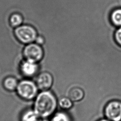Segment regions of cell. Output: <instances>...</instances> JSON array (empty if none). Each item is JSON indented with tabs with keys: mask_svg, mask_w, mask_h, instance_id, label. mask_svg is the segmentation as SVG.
I'll use <instances>...</instances> for the list:
<instances>
[{
	"mask_svg": "<svg viewBox=\"0 0 121 121\" xmlns=\"http://www.w3.org/2000/svg\"><path fill=\"white\" fill-rule=\"evenodd\" d=\"M110 19L111 23L114 26L121 27V8L113 9L110 13Z\"/></svg>",
	"mask_w": 121,
	"mask_h": 121,
	"instance_id": "10",
	"label": "cell"
},
{
	"mask_svg": "<svg viewBox=\"0 0 121 121\" xmlns=\"http://www.w3.org/2000/svg\"><path fill=\"white\" fill-rule=\"evenodd\" d=\"M85 93L84 90L78 87L72 88L68 93V97L72 102H78L82 100L84 97Z\"/></svg>",
	"mask_w": 121,
	"mask_h": 121,
	"instance_id": "8",
	"label": "cell"
},
{
	"mask_svg": "<svg viewBox=\"0 0 121 121\" xmlns=\"http://www.w3.org/2000/svg\"><path fill=\"white\" fill-rule=\"evenodd\" d=\"M53 78L51 74L48 72H43L38 75L36 78V85L42 90H48L52 86Z\"/></svg>",
	"mask_w": 121,
	"mask_h": 121,
	"instance_id": "7",
	"label": "cell"
},
{
	"mask_svg": "<svg viewBox=\"0 0 121 121\" xmlns=\"http://www.w3.org/2000/svg\"><path fill=\"white\" fill-rule=\"evenodd\" d=\"M51 121H71L69 116L65 112H58L55 113Z\"/></svg>",
	"mask_w": 121,
	"mask_h": 121,
	"instance_id": "14",
	"label": "cell"
},
{
	"mask_svg": "<svg viewBox=\"0 0 121 121\" xmlns=\"http://www.w3.org/2000/svg\"><path fill=\"white\" fill-rule=\"evenodd\" d=\"M57 99L54 94L48 90L42 91L35 99L34 111L41 117L51 115L57 107Z\"/></svg>",
	"mask_w": 121,
	"mask_h": 121,
	"instance_id": "1",
	"label": "cell"
},
{
	"mask_svg": "<svg viewBox=\"0 0 121 121\" xmlns=\"http://www.w3.org/2000/svg\"><path fill=\"white\" fill-rule=\"evenodd\" d=\"M40 117L34 110H28L24 112L21 117V121H42Z\"/></svg>",
	"mask_w": 121,
	"mask_h": 121,
	"instance_id": "9",
	"label": "cell"
},
{
	"mask_svg": "<svg viewBox=\"0 0 121 121\" xmlns=\"http://www.w3.org/2000/svg\"><path fill=\"white\" fill-rule=\"evenodd\" d=\"M104 118L110 121H121V101L112 100L108 102L104 109Z\"/></svg>",
	"mask_w": 121,
	"mask_h": 121,
	"instance_id": "4",
	"label": "cell"
},
{
	"mask_svg": "<svg viewBox=\"0 0 121 121\" xmlns=\"http://www.w3.org/2000/svg\"><path fill=\"white\" fill-rule=\"evenodd\" d=\"M97 121H110L108 120V119H106L105 118H102V119H99V120H97Z\"/></svg>",
	"mask_w": 121,
	"mask_h": 121,
	"instance_id": "17",
	"label": "cell"
},
{
	"mask_svg": "<svg viewBox=\"0 0 121 121\" xmlns=\"http://www.w3.org/2000/svg\"><path fill=\"white\" fill-rule=\"evenodd\" d=\"M14 35L20 43L26 44L35 41L38 36L36 29L29 25H21L15 28Z\"/></svg>",
	"mask_w": 121,
	"mask_h": 121,
	"instance_id": "3",
	"label": "cell"
},
{
	"mask_svg": "<svg viewBox=\"0 0 121 121\" xmlns=\"http://www.w3.org/2000/svg\"><path fill=\"white\" fill-rule=\"evenodd\" d=\"M23 21V18L22 15L18 13L12 14L9 18V22L11 26L13 27L16 28L21 26Z\"/></svg>",
	"mask_w": 121,
	"mask_h": 121,
	"instance_id": "12",
	"label": "cell"
},
{
	"mask_svg": "<svg viewBox=\"0 0 121 121\" xmlns=\"http://www.w3.org/2000/svg\"><path fill=\"white\" fill-rule=\"evenodd\" d=\"M37 63L26 60L20 64L19 69L22 75L26 78H32L35 76L38 71Z\"/></svg>",
	"mask_w": 121,
	"mask_h": 121,
	"instance_id": "6",
	"label": "cell"
},
{
	"mask_svg": "<svg viewBox=\"0 0 121 121\" xmlns=\"http://www.w3.org/2000/svg\"><path fill=\"white\" fill-rule=\"evenodd\" d=\"M23 54L26 60L37 63L43 58L44 52L40 45L32 43L26 44L24 47Z\"/></svg>",
	"mask_w": 121,
	"mask_h": 121,
	"instance_id": "5",
	"label": "cell"
},
{
	"mask_svg": "<svg viewBox=\"0 0 121 121\" xmlns=\"http://www.w3.org/2000/svg\"><path fill=\"white\" fill-rule=\"evenodd\" d=\"M35 43L41 45L42 44H43L44 43L45 40L43 36L38 35L35 40Z\"/></svg>",
	"mask_w": 121,
	"mask_h": 121,
	"instance_id": "16",
	"label": "cell"
},
{
	"mask_svg": "<svg viewBox=\"0 0 121 121\" xmlns=\"http://www.w3.org/2000/svg\"><path fill=\"white\" fill-rule=\"evenodd\" d=\"M114 38L116 43L121 47V27H118L115 31Z\"/></svg>",
	"mask_w": 121,
	"mask_h": 121,
	"instance_id": "15",
	"label": "cell"
},
{
	"mask_svg": "<svg viewBox=\"0 0 121 121\" xmlns=\"http://www.w3.org/2000/svg\"><path fill=\"white\" fill-rule=\"evenodd\" d=\"M18 84V82L16 78L11 76L6 78L3 82L5 89L9 91H13L16 90Z\"/></svg>",
	"mask_w": 121,
	"mask_h": 121,
	"instance_id": "11",
	"label": "cell"
},
{
	"mask_svg": "<svg viewBox=\"0 0 121 121\" xmlns=\"http://www.w3.org/2000/svg\"><path fill=\"white\" fill-rule=\"evenodd\" d=\"M59 104L61 108L64 110H68L70 109L72 105V101L69 97H63L60 99Z\"/></svg>",
	"mask_w": 121,
	"mask_h": 121,
	"instance_id": "13",
	"label": "cell"
},
{
	"mask_svg": "<svg viewBox=\"0 0 121 121\" xmlns=\"http://www.w3.org/2000/svg\"><path fill=\"white\" fill-rule=\"evenodd\" d=\"M38 87L33 81L29 79H24L18 82L17 92L18 96L24 100L29 101L36 97Z\"/></svg>",
	"mask_w": 121,
	"mask_h": 121,
	"instance_id": "2",
	"label": "cell"
}]
</instances>
